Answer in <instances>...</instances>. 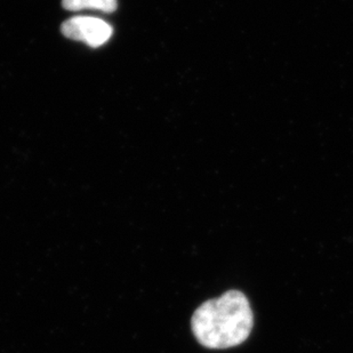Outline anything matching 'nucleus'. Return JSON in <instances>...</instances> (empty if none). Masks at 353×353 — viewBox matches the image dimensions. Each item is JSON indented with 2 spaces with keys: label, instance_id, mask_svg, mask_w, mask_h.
I'll return each instance as SVG.
<instances>
[{
  "label": "nucleus",
  "instance_id": "1",
  "mask_svg": "<svg viewBox=\"0 0 353 353\" xmlns=\"http://www.w3.org/2000/svg\"><path fill=\"white\" fill-rule=\"evenodd\" d=\"M254 316L250 301L239 290L206 301L192 314L191 330L203 347L222 350L243 344L250 337Z\"/></svg>",
  "mask_w": 353,
  "mask_h": 353
},
{
  "label": "nucleus",
  "instance_id": "2",
  "mask_svg": "<svg viewBox=\"0 0 353 353\" xmlns=\"http://www.w3.org/2000/svg\"><path fill=\"white\" fill-rule=\"evenodd\" d=\"M62 34L69 39L83 41L90 47L108 43L114 29L105 21L92 17H74L62 24Z\"/></svg>",
  "mask_w": 353,
  "mask_h": 353
},
{
  "label": "nucleus",
  "instance_id": "3",
  "mask_svg": "<svg viewBox=\"0 0 353 353\" xmlns=\"http://www.w3.org/2000/svg\"><path fill=\"white\" fill-rule=\"evenodd\" d=\"M64 8L72 12L94 10L102 13H114L117 10V0H62Z\"/></svg>",
  "mask_w": 353,
  "mask_h": 353
}]
</instances>
